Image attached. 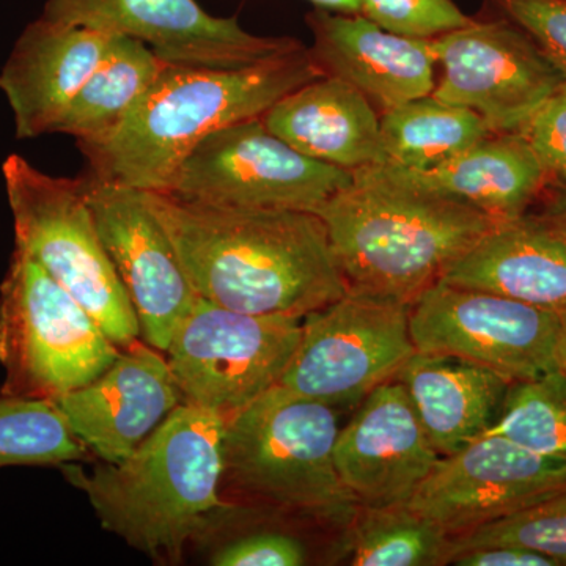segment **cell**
<instances>
[{
	"label": "cell",
	"instance_id": "obj_1",
	"mask_svg": "<svg viewBox=\"0 0 566 566\" xmlns=\"http://www.w3.org/2000/svg\"><path fill=\"white\" fill-rule=\"evenodd\" d=\"M197 296L253 315L304 318L348 292L318 214L244 210L151 192Z\"/></svg>",
	"mask_w": 566,
	"mask_h": 566
},
{
	"label": "cell",
	"instance_id": "obj_2",
	"mask_svg": "<svg viewBox=\"0 0 566 566\" xmlns=\"http://www.w3.org/2000/svg\"><path fill=\"white\" fill-rule=\"evenodd\" d=\"M322 76L305 46L243 69L167 65L109 139L80 145L91 167L87 175L167 192L200 142L262 117L283 96Z\"/></svg>",
	"mask_w": 566,
	"mask_h": 566
},
{
	"label": "cell",
	"instance_id": "obj_3",
	"mask_svg": "<svg viewBox=\"0 0 566 566\" xmlns=\"http://www.w3.org/2000/svg\"><path fill=\"white\" fill-rule=\"evenodd\" d=\"M222 434V416L185 401L132 455L91 472L71 463L65 472L107 532L178 564L208 517L230 504L221 494Z\"/></svg>",
	"mask_w": 566,
	"mask_h": 566
},
{
	"label": "cell",
	"instance_id": "obj_4",
	"mask_svg": "<svg viewBox=\"0 0 566 566\" xmlns=\"http://www.w3.org/2000/svg\"><path fill=\"white\" fill-rule=\"evenodd\" d=\"M314 212L348 289L411 304L502 222L390 180L378 166L354 170L352 185Z\"/></svg>",
	"mask_w": 566,
	"mask_h": 566
},
{
	"label": "cell",
	"instance_id": "obj_5",
	"mask_svg": "<svg viewBox=\"0 0 566 566\" xmlns=\"http://www.w3.org/2000/svg\"><path fill=\"white\" fill-rule=\"evenodd\" d=\"M338 433L333 406L271 387L223 419V501L319 523H352L359 505L335 468Z\"/></svg>",
	"mask_w": 566,
	"mask_h": 566
},
{
	"label": "cell",
	"instance_id": "obj_6",
	"mask_svg": "<svg viewBox=\"0 0 566 566\" xmlns=\"http://www.w3.org/2000/svg\"><path fill=\"white\" fill-rule=\"evenodd\" d=\"M17 249L74 297L120 349L140 338L139 319L102 243L82 178L52 177L20 155L2 166Z\"/></svg>",
	"mask_w": 566,
	"mask_h": 566
},
{
	"label": "cell",
	"instance_id": "obj_7",
	"mask_svg": "<svg viewBox=\"0 0 566 566\" xmlns=\"http://www.w3.org/2000/svg\"><path fill=\"white\" fill-rule=\"evenodd\" d=\"M120 352L65 289L14 248L0 285V394L55 400L98 378Z\"/></svg>",
	"mask_w": 566,
	"mask_h": 566
},
{
	"label": "cell",
	"instance_id": "obj_8",
	"mask_svg": "<svg viewBox=\"0 0 566 566\" xmlns=\"http://www.w3.org/2000/svg\"><path fill=\"white\" fill-rule=\"evenodd\" d=\"M303 319L245 314L197 296L166 349L186 403L226 419L279 385Z\"/></svg>",
	"mask_w": 566,
	"mask_h": 566
},
{
	"label": "cell",
	"instance_id": "obj_9",
	"mask_svg": "<svg viewBox=\"0 0 566 566\" xmlns=\"http://www.w3.org/2000/svg\"><path fill=\"white\" fill-rule=\"evenodd\" d=\"M411 303L348 289L303 319V335L279 385L333 408L363 403L416 353Z\"/></svg>",
	"mask_w": 566,
	"mask_h": 566
},
{
	"label": "cell",
	"instance_id": "obj_10",
	"mask_svg": "<svg viewBox=\"0 0 566 566\" xmlns=\"http://www.w3.org/2000/svg\"><path fill=\"white\" fill-rule=\"evenodd\" d=\"M352 182L353 172L294 150L260 117L200 142L167 192L214 207L314 212Z\"/></svg>",
	"mask_w": 566,
	"mask_h": 566
},
{
	"label": "cell",
	"instance_id": "obj_11",
	"mask_svg": "<svg viewBox=\"0 0 566 566\" xmlns=\"http://www.w3.org/2000/svg\"><path fill=\"white\" fill-rule=\"evenodd\" d=\"M564 316L439 281L411 304L409 331L416 352L455 354L527 381L558 370Z\"/></svg>",
	"mask_w": 566,
	"mask_h": 566
},
{
	"label": "cell",
	"instance_id": "obj_12",
	"mask_svg": "<svg viewBox=\"0 0 566 566\" xmlns=\"http://www.w3.org/2000/svg\"><path fill=\"white\" fill-rule=\"evenodd\" d=\"M431 44L442 66L431 95L476 112L493 133H520L564 82L527 33L502 14L472 18Z\"/></svg>",
	"mask_w": 566,
	"mask_h": 566
},
{
	"label": "cell",
	"instance_id": "obj_13",
	"mask_svg": "<svg viewBox=\"0 0 566 566\" xmlns=\"http://www.w3.org/2000/svg\"><path fill=\"white\" fill-rule=\"evenodd\" d=\"M44 20L139 40L167 65L243 69L301 50L293 36L245 31L197 0H46Z\"/></svg>",
	"mask_w": 566,
	"mask_h": 566
},
{
	"label": "cell",
	"instance_id": "obj_14",
	"mask_svg": "<svg viewBox=\"0 0 566 566\" xmlns=\"http://www.w3.org/2000/svg\"><path fill=\"white\" fill-rule=\"evenodd\" d=\"M96 232L139 319L145 344L166 353L197 293L151 205L150 191L82 178Z\"/></svg>",
	"mask_w": 566,
	"mask_h": 566
},
{
	"label": "cell",
	"instance_id": "obj_15",
	"mask_svg": "<svg viewBox=\"0 0 566 566\" xmlns=\"http://www.w3.org/2000/svg\"><path fill=\"white\" fill-rule=\"evenodd\" d=\"M564 490L566 461L486 433L453 455L439 458L406 505L458 536Z\"/></svg>",
	"mask_w": 566,
	"mask_h": 566
},
{
	"label": "cell",
	"instance_id": "obj_16",
	"mask_svg": "<svg viewBox=\"0 0 566 566\" xmlns=\"http://www.w3.org/2000/svg\"><path fill=\"white\" fill-rule=\"evenodd\" d=\"M51 401L88 455L117 463L150 438L185 398L163 352L137 340L98 378Z\"/></svg>",
	"mask_w": 566,
	"mask_h": 566
},
{
	"label": "cell",
	"instance_id": "obj_17",
	"mask_svg": "<svg viewBox=\"0 0 566 566\" xmlns=\"http://www.w3.org/2000/svg\"><path fill=\"white\" fill-rule=\"evenodd\" d=\"M439 458L397 379L364 398L334 447L338 476L359 509L408 504Z\"/></svg>",
	"mask_w": 566,
	"mask_h": 566
},
{
	"label": "cell",
	"instance_id": "obj_18",
	"mask_svg": "<svg viewBox=\"0 0 566 566\" xmlns=\"http://www.w3.org/2000/svg\"><path fill=\"white\" fill-rule=\"evenodd\" d=\"M308 48L323 76L348 82L378 114L434 92L438 66L431 40L379 28L360 13L315 9L305 17Z\"/></svg>",
	"mask_w": 566,
	"mask_h": 566
},
{
	"label": "cell",
	"instance_id": "obj_19",
	"mask_svg": "<svg viewBox=\"0 0 566 566\" xmlns=\"http://www.w3.org/2000/svg\"><path fill=\"white\" fill-rule=\"evenodd\" d=\"M109 33L39 18L22 31L0 73L18 139L54 133L109 48Z\"/></svg>",
	"mask_w": 566,
	"mask_h": 566
},
{
	"label": "cell",
	"instance_id": "obj_20",
	"mask_svg": "<svg viewBox=\"0 0 566 566\" xmlns=\"http://www.w3.org/2000/svg\"><path fill=\"white\" fill-rule=\"evenodd\" d=\"M379 118L363 93L333 76L301 85L262 115L294 150L349 172L387 163Z\"/></svg>",
	"mask_w": 566,
	"mask_h": 566
},
{
	"label": "cell",
	"instance_id": "obj_21",
	"mask_svg": "<svg viewBox=\"0 0 566 566\" xmlns=\"http://www.w3.org/2000/svg\"><path fill=\"white\" fill-rule=\"evenodd\" d=\"M441 281L566 315V234L526 216L499 222Z\"/></svg>",
	"mask_w": 566,
	"mask_h": 566
},
{
	"label": "cell",
	"instance_id": "obj_22",
	"mask_svg": "<svg viewBox=\"0 0 566 566\" xmlns=\"http://www.w3.org/2000/svg\"><path fill=\"white\" fill-rule=\"evenodd\" d=\"M390 180L417 191L460 200L499 221L524 216L549 180L521 133H494L450 161L424 170L379 164Z\"/></svg>",
	"mask_w": 566,
	"mask_h": 566
},
{
	"label": "cell",
	"instance_id": "obj_23",
	"mask_svg": "<svg viewBox=\"0 0 566 566\" xmlns=\"http://www.w3.org/2000/svg\"><path fill=\"white\" fill-rule=\"evenodd\" d=\"M441 457L482 438L501 416L512 379L455 354L416 352L395 378Z\"/></svg>",
	"mask_w": 566,
	"mask_h": 566
},
{
	"label": "cell",
	"instance_id": "obj_24",
	"mask_svg": "<svg viewBox=\"0 0 566 566\" xmlns=\"http://www.w3.org/2000/svg\"><path fill=\"white\" fill-rule=\"evenodd\" d=\"M166 66L142 41L112 36L103 61L74 96L54 133L74 137L77 147L109 139Z\"/></svg>",
	"mask_w": 566,
	"mask_h": 566
},
{
	"label": "cell",
	"instance_id": "obj_25",
	"mask_svg": "<svg viewBox=\"0 0 566 566\" xmlns=\"http://www.w3.org/2000/svg\"><path fill=\"white\" fill-rule=\"evenodd\" d=\"M386 164L424 170L457 158L490 137L476 112L420 96L379 115Z\"/></svg>",
	"mask_w": 566,
	"mask_h": 566
},
{
	"label": "cell",
	"instance_id": "obj_26",
	"mask_svg": "<svg viewBox=\"0 0 566 566\" xmlns=\"http://www.w3.org/2000/svg\"><path fill=\"white\" fill-rule=\"evenodd\" d=\"M353 517L346 551L354 566H436L452 557L453 536L408 505L365 509Z\"/></svg>",
	"mask_w": 566,
	"mask_h": 566
},
{
	"label": "cell",
	"instance_id": "obj_27",
	"mask_svg": "<svg viewBox=\"0 0 566 566\" xmlns=\"http://www.w3.org/2000/svg\"><path fill=\"white\" fill-rule=\"evenodd\" d=\"M85 457L51 400L0 394V468L71 464Z\"/></svg>",
	"mask_w": 566,
	"mask_h": 566
},
{
	"label": "cell",
	"instance_id": "obj_28",
	"mask_svg": "<svg viewBox=\"0 0 566 566\" xmlns=\"http://www.w3.org/2000/svg\"><path fill=\"white\" fill-rule=\"evenodd\" d=\"M488 433L501 434L538 455L566 461V374L515 381Z\"/></svg>",
	"mask_w": 566,
	"mask_h": 566
},
{
	"label": "cell",
	"instance_id": "obj_29",
	"mask_svg": "<svg viewBox=\"0 0 566 566\" xmlns=\"http://www.w3.org/2000/svg\"><path fill=\"white\" fill-rule=\"evenodd\" d=\"M192 546L214 566H303L311 551L301 536L277 527H248L233 504L216 510Z\"/></svg>",
	"mask_w": 566,
	"mask_h": 566
},
{
	"label": "cell",
	"instance_id": "obj_30",
	"mask_svg": "<svg viewBox=\"0 0 566 566\" xmlns=\"http://www.w3.org/2000/svg\"><path fill=\"white\" fill-rule=\"evenodd\" d=\"M494 545L534 551L557 566H566V490L513 515L453 536L452 557L471 547Z\"/></svg>",
	"mask_w": 566,
	"mask_h": 566
},
{
	"label": "cell",
	"instance_id": "obj_31",
	"mask_svg": "<svg viewBox=\"0 0 566 566\" xmlns=\"http://www.w3.org/2000/svg\"><path fill=\"white\" fill-rule=\"evenodd\" d=\"M360 14L409 39L433 40L472 21L455 0H360Z\"/></svg>",
	"mask_w": 566,
	"mask_h": 566
},
{
	"label": "cell",
	"instance_id": "obj_32",
	"mask_svg": "<svg viewBox=\"0 0 566 566\" xmlns=\"http://www.w3.org/2000/svg\"><path fill=\"white\" fill-rule=\"evenodd\" d=\"M526 32L566 81V0H486Z\"/></svg>",
	"mask_w": 566,
	"mask_h": 566
},
{
	"label": "cell",
	"instance_id": "obj_33",
	"mask_svg": "<svg viewBox=\"0 0 566 566\" xmlns=\"http://www.w3.org/2000/svg\"><path fill=\"white\" fill-rule=\"evenodd\" d=\"M549 178L566 185V81L520 129Z\"/></svg>",
	"mask_w": 566,
	"mask_h": 566
},
{
	"label": "cell",
	"instance_id": "obj_34",
	"mask_svg": "<svg viewBox=\"0 0 566 566\" xmlns=\"http://www.w3.org/2000/svg\"><path fill=\"white\" fill-rule=\"evenodd\" d=\"M457 566H557L556 562L534 551L494 545L460 551L450 558Z\"/></svg>",
	"mask_w": 566,
	"mask_h": 566
},
{
	"label": "cell",
	"instance_id": "obj_35",
	"mask_svg": "<svg viewBox=\"0 0 566 566\" xmlns=\"http://www.w3.org/2000/svg\"><path fill=\"white\" fill-rule=\"evenodd\" d=\"M316 9L360 13V0H308Z\"/></svg>",
	"mask_w": 566,
	"mask_h": 566
},
{
	"label": "cell",
	"instance_id": "obj_36",
	"mask_svg": "<svg viewBox=\"0 0 566 566\" xmlns=\"http://www.w3.org/2000/svg\"><path fill=\"white\" fill-rule=\"evenodd\" d=\"M557 363L558 368L566 374V315L564 316V324H562L560 338H558Z\"/></svg>",
	"mask_w": 566,
	"mask_h": 566
},
{
	"label": "cell",
	"instance_id": "obj_37",
	"mask_svg": "<svg viewBox=\"0 0 566 566\" xmlns=\"http://www.w3.org/2000/svg\"><path fill=\"white\" fill-rule=\"evenodd\" d=\"M554 227L566 234V200L564 203H562L560 211H558L557 214L556 226Z\"/></svg>",
	"mask_w": 566,
	"mask_h": 566
}]
</instances>
